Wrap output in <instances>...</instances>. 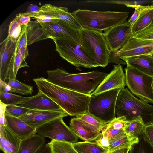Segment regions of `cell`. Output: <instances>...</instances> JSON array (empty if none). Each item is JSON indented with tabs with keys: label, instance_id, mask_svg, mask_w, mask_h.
Masks as SVG:
<instances>
[{
	"label": "cell",
	"instance_id": "60d3db41",
	"mask_svg": "<svg viewBox=\"0 0 153 153\" xmlns=\"http://www.w3.org/2000/svg\"><path fill=\"white\" fill-rule=\"evenodd\" d=\"M92 141L107 151H109L110 145V140L104 137L101 132L99 136Z\"/></svg>",
	"mask_w": 153,
	"mask_h": 153
},
{
	"label": "cell",
	"instance_id": "ab89813d",
	"mask_svg": "<svg viewBox=\"0 0 153 153\" xmlns=\"http://www.w3.org/2000/svg\"><path fill=\"white\" fill-rule=\"evenodd\" d=\"M142 133L144 138L153 148V123L146 125Z\"/></svg>",
	"mask_w": 153,
	"mask_h": 153
},
{
	"label": "cell",
	"instance_id": "d590c367",
	"mask_svg": "<svg viewBox=\"0 0 153 153\" xmlns=\"http://www.w3.org/2000/svg\"><path fill=\"white\" fill-rule=\"evenodd\" d=\"M132 37L140 40H153V22L146 27L133 33Z\"/></svg>",
	"mask_w": 153,
	"mask_h": 153
},
{
	"label": "cell",
	"instance_id": "bcb514c9",
	"mask_svg": "<svg viewBox=\"0 0 153 153\" xmlns=\"http://www.w3.org/2000/svg\"><path fill=\"white\" fill-rule=\"evenodd\" d=\"M40 9V7L36 5L30 4L27 7L26 12L34 13L38 12Z\"/></svg>",
	"mask_w": 153,
	"mask_h": 153
},
{
	"label": "cell",
	"instance_id": "484cf974",
	"mask_svg": "<svg viewBox=\"0 0 153 153\" xmlns=\"http://www.w3.org/2000/svg\"><path fill=\"white\" fill-rule=\"evenodd\" d=\"M72 145L78 153H104L108 151L93 141L76 142Z\"/></svg>",
	"mask_w": 153,
	"mask_h": 153
},
{
	"label": "cell",
	"instance_id": "8d00e7d4",
	"mask_svg": "<svg viewBox=\"0 0 153 153\" xmlns=\"http://www.w3.org/2000/svg\"><path fill=\"white\" fill-rule=\"evenodd\" d=\"M24 15L30 17H33L39 23H55L58 22L60 19L52 16L43 13H22Z\"/></svg>",
	"mask_w": 153,
	"mask_h": 153
},
{
	"label": "cell",
	"instance_id": "ac0fdd59",
	"mask_svg": "<svg viewBox=\"0 0 153 153\" xmlns=\"http://www.w3.org/2000/svg\"><path fill=\"white\" fill-rule=\"evenodd\" d=\"M125 5L136 9L139 13L137 18L131 26L133 33L146 27L153 22V4L146 6L129 4Z\"/></svg>",
	"mask_w": 153,
	"mask_h": 153
},
{
	"label": "cell",
	"instance_id": "74e56055",
	"mask_svg": "<svg viewBox=\"0 0 153 153\" xmlns=\"http://www.w3.org/2000/svg\"><path fill=\"white\" fill-rule=\"evenodd\" d=\"M101 133L109 140H117L127 135L124 129H105Z\"/></svg>",
	"mask_w": 153,
	"mask_h": 153
},
{
	"label": "cell",
	"instance_id": "2e32d148",
	"mask_svg": "<svg viewBox=\"0 0 153 153\" xmlns=\"http://www.w3.org/2000/svg\"><path fill=\"white\" fill-rule=\"evenodd\" d=\"M69 127L78 138L84 141H93L101 132L98 128L77 117L71 119Z\"/></svg>",
	"mask_w": 153,
	"mask_h": 153
},
{
	"label": "cell",
	"instance_id": "e0dca14e",
	"mask_svg": "<svg viewBox=\"0 0 153 153\" xmlns=\"http://www.w3.org/2000/svg\"><path fill=\"white\" fill-rule=\"evenodd\" d=\"M19 105L28 109L52 111H64L57 104L43 94H37L28 98Z\"/></svg>",
	"mask_w": 153,
	"mask_h": 153
},
{
	"label": "cell",
	"instance_id": "836d02e7",
	"mask_svg": "<svg viewBox=\"0 0 153 153\" xmlns=\"http://www.w3.org/2000/svg\"><path fill=\"white\" fill-rule=\"evenodd\" d=\"M31 109L16 105H7L5 107L4 114L19 118L29 111Z\"/></svg>",
	"mask_w": 153,
	"mask_h": 153
},
{
	"label": "cell",
	"instance_id": "30bf717a",
	"mask_svg": "<svg viewBox=\"0 0 153 153\" xmlns=\"http://www.w3.org/2000/svg\"><path fill=\"white\" fill-rule=\"evenodd\" d=\"M39 23L48 38L69 40L82 45L80 30L74 28L65 22L60 20L55 23Z\"/></svg>",
	"mask_w": 153,
	"mask_h": 153
},
{
	"label": "cell",
	"instance_id": "d6a6232c",
	"mask_svg": "<svg viewBox=\"0 0 153 153\" xmlns=\"http://www.w3.org/2000/svg\"><path fill=\"white\" fill-rule=\"evenodd\" d=\"M76 117L80 119L89 124L98 128L101 132L105 129L107 124L88 112Z\"/></svg>",
	"mask_w": 153,
	"mask_h": 153
},
{
	"label": "cell",
	"instance_id": "f1b7e54d",
	"mask_svg": "<svg viewBox=\"0 0 153 153\" xmlns=\"http://www.w3.org/2000/svg\"><path fill=\"white\" fill-rule=\"evenodd\" d=\"M47 144L52 153H78L70 143L52 140Z\"/></svg>",
	"mask_w": 153,
	"mask_h": 153
},
{
	"label": "cell",
	"instance_id": "816d5d0a",
	"mask_svg": "<svg viewBox=\"0 0 153 153\" xmlns=\"http://www.w3.org/2000/svg\"><path fill=\"white\" fill-rule=\"evenodd\" d=\"M152 88H153V82H152Z\"/></svg>",
	"mask_w": 153,
	"mask_h": 153
},
{
	"label": "cell",
	"instance_id": "f907efd6",
	"mask_svg": "<svg viewBox=\"0 0 153 153\" xmlns=\"http://www.w3.org/2000/svg\"><path fill=\"white\" fill-rule=\"evenodd\" d=\"M104 153H110L109 152V151H108L107 152H105Z\"/></svg>",
	"mask_w": 153,
	"mask_h": 153
},
{
	"label": "cell",
	"instance_id": "603a6c76",
	"mask_svg": "<svg viewBox=\"0 0 153 153\" xmlns=\"http://www.w3.org/2000/svg\"><path fill=\"white\" fill-rule=\"evenodd\" d=\"M45 138L39 134H35L22 140L17 153H34L45 143Z\"/></svg>",
	"mask_w": 153,
	"mask_h": 153
},
{
	"label": "cell",
	"instance_id": "7c38bea8",
	"mask_svg": "<svg viewBox=\"0 0 153 153\" xmlns=\"http://www.w3.org/2000/svg\"><path fill=\"white\" fill-rule=\"evenodd\" d=\"M16 40L8 36L0 43V80L4 82L9 79V72L14 63L16 56Z\"/></svg>",
	"mask_w": 153,
	"mask_h": 153
},
{
	"label": "cell",
	"instance_id": "f35d334b",
	"mask_svg": "<svg viewBox=\"0 0 153 153\" xmlns=\"http://www.w3.org/2000/svg\"><path fill=\"white\" fill-rule=\"evenodd\" d=\"M21 32L17 40L16 44V54L21 48L25 46H27L26 33L27 25H22L21 26Z\"/></svg>",
	"mask_w": 153,
	"mask_h": 153
},
{
	"label": "cell",
	"instance_id": "5b68a950",
	"mask_svg": "<svg viewBox=\"0 0 153 153\" xmlns=\"http://www.w3.org/2000/svg\"><path fill=\"white\" fill-rule=\"evenodd\" d=\"M82 46L98 66L108 63L110 50L103 33L82 28L80 30Z\"/></svg>",
	"mask_w": 153,
	"mask_h": 153
},
{
	"label": "cell",
	"instance_id": "4fadbf2b",
	"mask_svg": "<svg viewBox=\"0 0 153 153\" xmlns=\"http://www.w3.org/2000/svg\"><path fill=\"white\" fill-rule=\"evenodd\" d=\"M153 52V40H143L132 37L117 52L121 59L134 56L150 55Z\"/></svg>",
	"mask_w": 153,
	"mask_h": 153
},
{
	"label": "cell",
	"instance_id": "83f0119b",
	"mask_svg": "<svg viewBox=\"0 0 153 153\" xmlns=\"http://www.w3.org/2000/svg\"><path fill=\"white\" fill-rule=\"evenodd\" d=\"M110 153L115 150L126 147L130 149L131 146L138 141V138L131 137L128 135L117 140H109Z\"/></svg>",
	"mask_w": 153,
	"mask_h": 153
},
{
	"label": "cell",
	"instance_id": "1f68e13d",
	"mask_svg": "<svg viewBox=\"0 0 153 153\" xmlns=\"http://www.w3.org/2000/svg\"><path fill=\"white\" fill-rule=\"evenodd\" d=\"M28 98L2 90H0V91L1 103L5 105L20 104Z\"/></svg>",
	"mask_w": 153,
	"mask_h": 153
},
{
	"label": "cell",
	"instance_id": "52a82bcc",
	"mask_svg": "<svg viewBox=\"0 0 153 153\" xmlns=\"http://www.w3.org/2000/svg\"><path fill=\"white\" fill-rule=\"evenodd\" d=\"M125 70L126 84L131 93L147 103H153V77L128 65Z\"/></svg>",
	"mask_w": 153,
	"mask_h": 153
},
{
	"label": "cell",
	"instance_id": "6da1fadb",
	"mask_svg": "<svg viewBox=\"0 0 153 153\" xmlns=\"http://www.w3.org/2000/svg\"><path fill=\"white\" fill-rule=\"evenodd\" d=\"M38 91L50 98L69 115L77 117L88 112L91 95L64 88L43 77L34 79Z\"/></svg>",
	"mask_w": 153,
	"mask_h": 153
},
{
	"label": "cell",
	"instance_id": "277c9868",
	"mask_svg": "<svg viewBox=\"0 0 153 153\" xmlns=\"http://www.w3.org/2000/svg\"><path fill=\"white\" fill-rule=\"evenodd\" d=\"M115 114L117 117L125 116L130 121L140 117L145 126L153 123V106L137 98L127 88L119 91Z\"/></svg>",
	"mask_w": 153,
	"mask_h": 153
},
{
	"label": "cell",
	"instance_id": "8fae6325",
	"mask_svg": "<svg viewBox=\"0 0 153 153\" xmlns=\"http://www.w3.org/2000/svg\"><path fill=\"white\" fill-rule=\"evenodd\" d=\"M131 26L127 21L104 31L103 33L110 51H118L132 37Z\"/></svg>",
	"mask_w": 153,
	"mask_h": 153
},
{
	"label": "cell",
	"instance_id": "f6af8a7d",
	"mask_svg": "<svg viewBox=\"0 0 153 153\" xmlns=\"http://www.w3.org/2000/svg\"><path fill=\"white\" fill-rule=\"evenodd\" d=\"M34 153H52L48 144H45L39 149Z\"/></svg>",
	"mask_w": 153,
	"mask_h": 153
},
{
	"label": "cell",
	"instance_id": "cb8c5ba5",
	"mask_svg": "<svg viewBox=\"0 0 153 153\" xmlns=\"http://www.w3.org/2000/svg\"><path fill=\"white\" fill-rule=\"evenodd\" d=\"M26 33L27 46L48 39L45 34L40 23L36 20L30 21L27 25Z\"/></svg>",
	"mask_w": 153,
	"mask_h": 153
},
{
	"label": "cell",
	"instance_id": "8992f818",
	"mask_svg": "<svg viewBox=\"0 0 153 153\" xmlns=\"http://www.w3.org/2000/svg\"><path fill=\"white\" fill-rule=\"evenodd\" d=\"M121 89L116 88L91 95L88 112L103 122L108 123L116 117V103Z\"/></svg>",
	"mask_w": 153,
	"mask_h": 153
},
{
	"label": "cell",
	"instance_id": "681fc988",
	"mask_svg": "<svg viewBox=\"0 0 153 153\" xmlns=\"http://www.w3.org/2000/svg\"><path fill=\"white\" fill-rule=\"evenodd\" d=\"M150 55L153 60V52Z\"/></svg>",
	"mask_w": 153,
	"mask_h": 153
},
{
	"label": "cell",
	"instance_id": "d4e9b609",
	"mask_svg": "<svg viewBox=\"0 0 153 153\" xmlns=\"http://www.w3.org/2000/svg\"><path fill=\"white\" fill-rule=\"evenodd\" d=\"M28 55L27 46L22 47L20 49L16 56L13 65L9 71L8 79H16L18 70L22 67H29L25 60Z\"/></svg>",
	"mask_w": 153,
	"mask_h": 153
},
{
	"label": "cell",
	"instance_id": "3957f363",
	"mask_svg": "<svg viewBox=\"0 0 153 153\" xmlns=\"http://www.w3.org/2000/svg\"><path fill=\"white\" fill-rule=\"evenodd\" d=\"M71 13L82 28L102 32L125 22L129 13L78 9Z\"/></svg>",
	"mask_w": 153,
	"mask_h": 153
},
{
	"label": "cell",
	"instance_id": "ffe728a7",
	"mask_svg": "<svg viewBox=\"0 0 153 153\" xmlns=\"http://www.w3.org/2000/svg\"><path fill=\"white\" fill-rule=\"evenodd\" d=\"M4 117L7 126L21 140L36 133V128L28 125L19 118L5 114Z\"/></svg>",
	"mask_w": 153,
	"mask_h": 153
},
{
	"label": "cell",
	"instance_id": "ee69618b",
	"mask_svg": "<svg viewBox=\"0 0 153 153\" xmlns=\"http://www.w3.org/2000/svg\"><path fill=\"white\" fill-rule=\"evenodd\" d=\"M21 25L14 18L11 22L9 25L8 29V36L10 37L13 32L14 30L19 27L21 26Z\"/></svg>",
	"mask_w": 153,
	"mask_h": 153
},
{
	"label": "cell",
	"instance_id": "ba28073f",
	"mask_svg": "<svg viewBox=\"0 0 153 153\" xmlns=\"http://www.w3.org/2000/svg\"><path fill=\"white\" fill-rule=\"evenodd\" d=\"M52 39L60 56L69 63L77 67L91 68L98 67L81 45L68 40Z\"/></svg>",
	"mask_w": 153,
	"mask_h": 153
},
{
	"label": "cell",
	"instance_id": "9c48e42d",
	"mask_svg": "<svg viewBox=\"0 0 153 153\" xmlns=\"http://www.w3.org/2000/svg\"><path fill=\"white\" fill-rule=\"evenodd\" d=\"M63 117L51 120L36 128V132L44 137L52 140L73 143L78 137L63 121Z\"/></svg>",
	"mask_w": 153,
	"mask_h": 153
},
{
	"label": "cell",
	"instance_id": "7bdbcfd3",
	"mask_svg": "<svg viewBox=\"0 0 153 153\" xmlns=\"http://www.w3.org/2000/svg\"><path fill=\"white\" fill-rule=\"evenodd\" d=\"M21 25H26L30 21V17L23 15L22 13L17 14L15 18Z\"/></svg>",
	"mask_w": 153,
	"mask_h": 153
},
{
	"label": "cell",
	"instance_id": "f546056e",
	"mask_svg": "<svg viewBox=\"0 0 153 153\" xmlns=\"http://www.w3.org/2000/svg\"><path fill=\"white\" fill-rule=\"evenodd\" d=\"M8 80L7 84L10 87V92L25 95L31 94L33 92L32 86L21 82L16 79H9Z\"/></svg>",
	"mask_w": 153,
	"mask_h": 153
},
{
	"label": "cell",
	"instance_id": "4dcf8cb0",
	"mask_svg": "<svg viewBox=\"0 0 153 153\" xmlns=\"http://www.w3.org/2000/svg\"><path fill=\"white\" fill-rule=\"evenodd\" d=\"M138 138V142L131 146L129 153H153V148L144 138L142 133Z\"/></svg>",
	"mask_w": 153,
	"mask_h": 153
},
{
	"label": "cell",
	"instance_id": "4316f807",
	"mask_svg": "<svg viewBox=\"0 0 153 153\" xmlns=\"http://www.w3.org/2000/svg\"><path fill=\"white\" fill-rule=\"evenodd\" d=\"M145 126L141 117H139L131 121L124 130L126 134L131 137L138 138L142 133Z\"/></svg>",
	"mask_w": 153,
	"mask_h": 153
},
{
	"label": "cell",
	"instance_id": "e575fe53",
	"mask_svg": "<svg viewBox=\"0 0 153 153\" xmlns=\"http://www.w3.org/2000/svg\"><path fill=\"white\" fill-rule=\"evenodd\" d=\"M130 122L127 120L125 116L116 117L107 124L105 129H124Z\"/></svg>",
	"mask_w": 153,
	"mask_h": 153
},
{
	"label": "cell",
	"instance_id": "b9f144b4",
	"mask_svg": "<svg viewBox=\"0 0 153 153\" xmlns=\"http://www.w3.org/2000/svg\"><path fill=\"white\" fill-rule=\"evenodd\" d=\"M118 51H114L110 50L108 60V63H113L118 65H127L126 62L120 59L117 54Z\"/></svg>",
	"mask_w": 153,
	"mask_h": 153
},
{
	"label": "cell",
	"instance_id": "5bb4252c",
	"mask_svg": "<svg viewBox=\"0 0 153 153\" xmlns=\"http://www.w3.org/2000/svg\"><path fill=\"white\" fill-rule=\"evenodd\" d=\"M126 78L122 66L114 65L110 73L105 76L102 82L91 95H95L102 92L117 88H124Z\"/></svg>",
	"mask_w": 153,
	"mask_h": 153
},
{
	"label": "cell",
	"instance_id": "c3c4849f",
	"mask_svg": "<svg viewBox=\"0 0 153 153\" xmlns=\"http://www.w3.org/2000/svg\"><path fill=\"white\" fill-rule=\"evenodd\" d=\"M130 149L126 147L115 150L110 153H128Z\"/></svg>",
	"mask_w": 153,
	"mask_h": 153
},
{
	"label": "cell",
	"instance_id": "7402d4cb",
	"mask_svg": "<svg viewBox=\"0 0 153 153\" xmlns=\"http://www.w3.org/2000/svg\"><path fill=\"white\" fill-rule=\"evenodd\" d=\"M127 65L153 77V60L150 55H143L122 59Z\"/></svg>",
	"mask_w": 153,
	"mask_h": 153
},
{
	"label": "cell",
	"instance_id": "9a60e30c",
	"mask_svg": "<svg viewBox=\"0 0 153 153\" xmlns=\"http://www.w3.org/2000/svg\"><path fill=\"white\" fill-rule=\"evenodd\" d=\"M68 115L64 111H52L31 109L19 118L28 125L36 128L55 119Z\"/></svg>",
	"mask_w": 153,
	"mask_h": 153
},
{
	"label": "cell",
	"instance_id": "d6986e66",
	"mask_svg": "<svg viewBox=\"0 0 153 153\" xmlns=\"http://www.w3.org/2000/svg\"><path fill=\"white\" fill-rule=\"evenodd\" d=\"M68 8L64 7L54 6L50 4H45L40 7V9L36 12L48 15L64 21L74 28L80 30L82 28L72 15L68 12Z\"/></svg>",
	"mask_w": 153,
	"mask_h": 153
},
{
	"label": "cell",
	"instance_id": "7dc6e473",
	"mask_svg": "<svg viewBox=\"0 0 153 153\" xmlns=\"http://www.w3.org/2000/svg\"><path fill=\"white\" fill-rule=\"evenodd\" d=\"M134 9L135 11L134 13L128 21L131 25L133 24L139 14L138 10L136 9Z\"/></svg>",
	"mask_w": 153,
	"mask_h": 153
},
{
	"label": "cell",
	"instance_id": "44dd1931",
	"mask_svg": "<svg viewBox=\"0 0 153 153\" xmlns=\"http://www.w3.org/2000/svg\"><path fill=\"white\" fill-rule=\"evenodd\" d=\"M21 141L7 126H0V149L4 153H17Z\"/></svg>",
	"mask_w": 153,
	"mask_h": 153
},
{
	"label": "cell",
	"instance_id": "7a4b0ae2",
	"mask_svg": "<svg viewBox=\"0 0 153 153\" xmlns=\"http://www.w3.org/2000/svg\"><path fill=\"white\" fill-rule=\"evenodd\" d=\"M49 82L79 93L91 95L108 73L98 70L71 74L59 68L47 71Z\"/></svg>",
	"mask_w": 153,
	"mask_h": 153
}]
</instances>
